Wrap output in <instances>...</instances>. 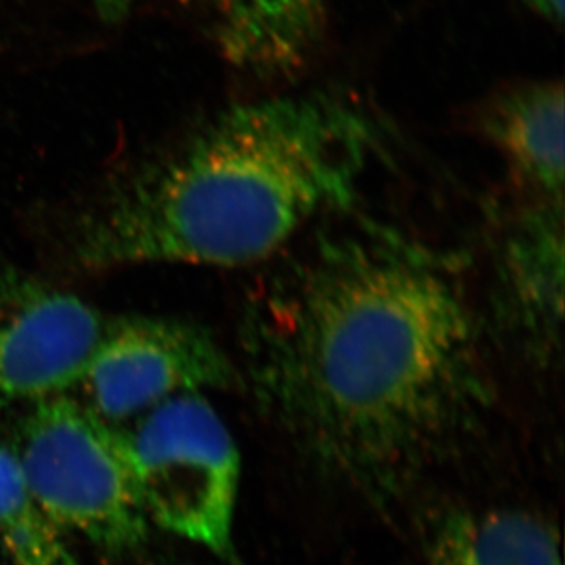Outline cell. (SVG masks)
Wrapping results in <instances>:
<instances>
[{
  "mask_svg": "<svg viewBox=\"0 0 565 565\" xmlns=\"http://www.w3.org/2000/svg\"><path fill=\"white\" fill-rule=\"evenodd\" d=\"M92 2L102 10V13L117 18L132 9L139 0H92Z\"/></svg>",
  "mask_w": 565,
  "mask_h": 565,
  "instance_id": "7c38bea8",
  "label": "cell"
},
{
  "mask_svg": "<svg viewBox=\"0 0 565 565\" xmlns=\"http://www.w3.org/2000/svg\"><path fill=\"white\" fill-rule=\"evenodd\" d=\"M125 434L148 519L230 559L241 456L210 401L178 394Z\"/></svg>",
  "mask_w": 565,
  "mask_h": 565,
  "instance_id": "277c9868",
  "label": "cell"
},
{
  "mask_svg": "<svg viewBox=\"0 0 565 565\" xmlns=\"http://www.w3.org/2000/svg\"><path fill=\"white\" fill-rule=\"evenodd\" d=\"M523 2L545 21L559 25L564 20L565 0H523Z\"/></svg>",
  "mask_w": 565,
  "mask_h": 565,
  "instance_id": "8fae6325",
  "label": "cell"
},
{
  "mask_svg": "<svg viewBox=\"0 0 565 565\" xmlns=\"http://www.w3.org/2000/svg\"><path fill=\"white\" fill-rule=\"evenodd\" d=\"M429 565H563L559 537L522 511L463 512L434 535Z\"/></svg>",
  "mask_w": 565,
  "mask_h": 565,
  "instance_id": "9c48e42d",
  "label": "cell"
},
{
  "mask_svg": "<svg viewBox=\"0 0 565 565\" xmlns=\"http://www.w3.org/2000/svg\"><path fill=\"white\" fill-rule=\"evenodd\" d=\"M106 319L76 294L0 256V408L77 386Z\"/></svg>",
  "mask_w": 565,
  "mask_h": 565,
  "instance_id": "8992f818",
  "label": "cell"
},
{
  "mask_svg": "<svg viewBox=\"0 0 565 565\" xmlns=\"http://www.w3.org/2000/svg\"><path fill=\"white\" fill-rule=\"evenodd\" d=\"M498 264L505 321L527 351L550 355L563 326L564 200H531L505 234Z\"/></svg>",
  "mask_w": 565,
  "mask_h": 565,
  "instance_id": "52a82bcc",
  "label": "cell"
},
{
  "mask_svg": "<svg viewBox=\"0 0 565 565\" xmlns=\"http://www.w3.org/2000/svg\"><path fill=\"white\" fill-rule=\"evenodd\" d=\"M379 147L373 122L330 96L239 104L66 203L52 252L76 274L259 263L316 215L351 206Z\"/></svg>",
  "mask_w": 565,
  "mask_h": 565,
  "instance_id": "7a4b0ae2",
  "label": "cell"
},
{
  "mask_svg": "<svg viewBox=\"0 0 565 565\" xmlns=\"http://www.w3.org/2000/svg\"><path fill=\"white\" fill-rule=\"evenodd\" d=\"M33 500L58 530L104 552L147 541L148 515L125 430L73 397L36 401L13 449Z\"/></svg>",
  "mask_w": 565,
  "mask_h": 565,
  "instance_id": "3957f363",
  "label": "cell"
},
{
  "mask_svg": "<svg viewBox=\"0 0 565 565\" xmlns=\"http://www.w3.org/2000/svg\"><path fill=\"white\" fill-rule=\"evenodd\" d=\"M448 264L385 230L332 234L281 266L245 316L256 399L305 455L367 492L451 451L492 403Z\"/></svg>",
  "mask_w": 565,
  "mask_h": 565,
  "instance_id": "6da1fadb",
  "label": "cell"
},
{
  "mask_svg": "<svg viewBox=\"0 0 565 565\" xmlns=\"http://www.w3.org/2000/svg\"><path fill=\"white\" fill-rule=\"evenodd\" d=\"M33 500L13 451L0 446V550L13 565H81Z\"/></svg>",
  "mask_w": 565,
  "mask_h": 565,
  "instance_id": "30bf717a",
  "label": "cell"
},
{
  "mask_svg": "<svg viewBox=\"0 0 565 565\" xmlns=\"http://www.w3.org/2000/svg\"><path fill=\"white\" fill-rule=\"evenodd\" d=\"M243 375L200 323L161 316L107 318L79 384L85 405L111 424L182 393L237 388Z\"/></svg>",
  "mask_w": 565,
  "mask_h": 565,
  "instance_id": "5b68a950",
  "label": "cell"
},
{
  "mask_svg": "<svg viewBox=\"0 0 565 565\" xmlns=\"http://www.w3.org/2000/svg\"><path fill=\"white\" fill-rule=\"evenodd\" d=\"M564 106L563 82L542 79L493 92L476 109L478 132L531 200H564Z\"/></svg>",
  "mask_w": 565,
  "mask_h": 565,
  "instance_id": "ba28073f",
  "label": "cell"
}]
</instances>
